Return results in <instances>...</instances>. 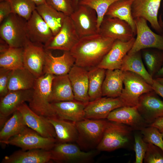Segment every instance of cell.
<instances>
[{
	"label": "cell",
	"mask_w": 163,
	"mask_h": 163,
	"mask_svg": "<svg viewBox=\"0 0 163 163\" xmlns=\"http://www.w3.org/2000/svg\"><path fill=\"white\" fill-rule=\"evenodd\" d=\"M115 40L99 34L80 38L70 51L75 65L85 68L96 67L111 48Z\"/></svg>",
	"instance_id": "cell-1"
},
{
	"label": "cell",
	"mask_w": 163,
	"mask_h": 163,
	"mask_svg": "<svg viewBox=\"0 0 163 163\" xmlns=\"http://www.w3.org/2000/svg\"><path fill=\"white\" fill-rule=\"evenodd\" d=\"M55 75L44 74L36 78L29 107L35 113L46 117H57L50 101L51 86Z\"/></svg>",
	"instance_id": "cell-2"
},
{
	"label": "cell",
	"mask_w": 163,
	"mask_h": 163,
	"mask_svg": "<svg viewBox=\"0 0 163 163\" xmlns=\"http://www.w3.org/2000/svg\"><path fill=\"white\" fill-rule=\"evenodd\" d=\"M107 121L84 118L75 122L78 132L76 142L82 149L88 150L97 147L100 143Z\"/></svg>",
	"instance_id": "cell-3"
},
{
	"label": "cell",
	"mask_w": 163,
	"mask_h": 163,
	"mask_svg": "<svg viewBox=\"0 0 163 163\" xmlns=\"http://www.w3.org/2000/svg\"><path fill=\"white\" fill-rule=\"evenodd\" d=\"M27 21L12 13L0 24V38L10 47H24L28 40L26 32Z\"/></svg>",
	"instance_id": "cell-4"
},
{
	"label": "cell",
	"mask_w": 163,
	"mask_h": 163,
	"mask_svg": "<svg viewBox=\"0 0 163 163\" xmlns=\"http://www.w3.org/2000/svg\"><path fill=\"white\" fill-rule=\"evenodd\" d=\"M122 71L124 87L119 97L125 106H137L141 95L153 91L152 85L138 74L130 71Z\"/></svg>",
	"instance_id": "cell-5"
},
{
	"label": "cell",
	"mask_w": 163,
	"mask_h": 163,
	"mask_svg": "<svg viewBox=\"0 0 163 163\" xmlns=\"http://www.w3.org/2000/svg\"><path fill=\"white\" fill-rule=\"evenodd\" d=\"M108 121L102 139L96 149L112 151L123 147L129 142L131 128L125 125Z\"/></svg>",
	"instance_id": "cell-6"
},
{
	"label": "cell",
	"mask_w": 163,
	"mask_h": 163,
	"mask_svg": "<svg viewBox=\"0 0 163 163\" xmlns=\"http://www.w3.org/2000/svg\"><path fill=\"white\" fill-rule=\"evenodd\" d=\"M52 160L57 163H86L91 162L95 151H83L72 142L57 143L50 150Z\"/></svg>",
	"instance_id": "cell-7"
},
{
	"label": "cell",
	"mask_w": 163,
	"mask_h": 163,
	"mask_svg": "<svg viewBox=\"0 0 163 163\" xmlns=\"http://www.w3.org/2000/svg\"><path fill=\"white\" fill-rule=\"evenodd\" d=\"M56 143L55 138L43 137L27 126L4 144L17 146L24 151L35 149L50 150Z\"/></svg>",
	"instance_id": "cell-8"
},
{
	"label": "cell",
	"mask_w": 163,
	"mask_h": 163,
	"mask_svg": "<svg viewBox=\"0 0 163 163\" xmlns=\"http://www.w3.org/2000/svg\"><path fill=\"white\" fill-rule=\"evenodd\" d=\"M137 36L128 54L147 48H155L163 51V34H156L149 27L147 21L142 18L134 19Z\"/></svg>",
	"instance_id": "cell-9"
},
{
	"label": "cell",
	"mask_w": 163,
	"mask_h": 163,
	"mask_svg": "<svg viewBox=\"0 0 163 163\" xmlns=\"http://www.w3.org/2000/svg\"><path fill=\"white\" fill-rule=\"evenodd\" d=\"M70 17L80 38L99 34L97 14L92 8L78 5Z\"/></svg>",
	"instance_id": "cell-10"
},
{
	"label": "cell",
	"mask_w": 163,
	"mask_h": 163,
	"mask_svg": "<svg viewBox=\"0 0 163 163\" xmlns=\"http://www.w3.org/2000/svg\"><path fill=\"white\" fill-rule=\"evenodd\" d=\"M79 39L70 17L67 16L60 31L44 47L47 50L70 51Z\"/></svg>",
	"instance_id": "cell-11"
},
{
	"label": "cell",
	"mask_w": 163,
	"mask_h": 163,
	"mask_svg": "<svg viewBox=\"0 0 163 163\" xmlns=\"http://www.w3.org/2000/svg\"><path fill=\"white\" fill-rule=\"evenodd\" d=\"M99 34L107 37L127 42L134 37L132 29L125 21L105 15L100 24Z\"/></svg>",
	"instance_id": "cell-12"
},
{
	"label": "cell",
	"mask_w": 163,
	"mask_h": 163,
	"mask_svg": "<svg viewBox=\"0 0 163 163\" xmlns=\"http://www.w3.org/2000/svg\"><path fill=\"white\" fill-rule=\"evenodd\" d=\"M161 0H133L131 10L134 19L142 18L150 24L158 34H163V29L158 22V16Z\"/></svg>",
	"instance_id": "cell-13"
},
{
	"label": "cell",
	"mask_w": 163,
	"mask_h": 163,
	"mask_svg": "<svg viewBox=\"0 0 163 163\" xmlns=\"http://www.w3.org/2000/svg\"><path fill=\"white\" fill-rule=\"evenodd\" d=\"M26 32L30 42L43 46L54 36L50 27L36 10L27 21Z\"/></svg>",
	"instance_id": "cell-14"
},
{
	"label": "cell",
	"mask_w": 163,
	"mask_h": 163,
	"mask_svg": "<svg viewBox=\"0 0 163 163\" xmlns=\"http://www.w3.org/2000/svg\"><path fill=\"white\" fill-rule=\"evenodd\" d=\"M33 94V89L9 91L0 98V127L2 128L6 118L18 110L19 107L26 101L29 102Z\"/></svg>",
	"instance_id": "cell-15"
},
{
	"label": "cell",
	"mask_w": 163,
	"mask_h": 163,
	"mask_svg": "<svg viewBox=\"0 0 163 163\" xmlns=\"http://www.w3.org/2000/svg\"><path fill=\"white\" fill-rule=\"evenodd\" d=\"M46 55L43 46L33 43L29 40L24 47V66L36 78L44 74Z\"/></svg>",
	"instance_id": "cell-16"
},
{
	"label": "cell",
	"mask_w": 163,
	"mask_h": 163,
	"mask_svg": "<svg viewBox=\"0 0 163 163\" xmlns=\"http://www.w3.org/2000/svg\"><path fill=\"white\" fill-rule=\"evenodd\" d=\"M125 105L119 97L115 98L102 97L89 101L86 105L85 118L101 120L107 118L114 110Z\"/></svg>",
	"instance_id": "cell-17"
},
{
	"label": "cell",
	"mask_w": 163,
	"mask_h": 163,
	"mask_svg": "<svg viewBox=\"0 0 163 163\" xmlns=\"http://www.w3.org/2000/svg\"><path fill=\"white\" fill-rule=\"evenodd\" d=\"M18 110L22 114L27 127L43 137L56 138L54 128L46 117L35 113L25 103L20 106Z\"/></svg>",
	"instance_id": "cell-18"
},
{
	"label": "cell",
	"mask_w": 163,
	"mask_h": 163,
	"mask_svg": "<svg viewBox=\"0 0 163 163\" xmlns=\"http://www.w3.org/2000/svg\"><path fill=\"white\" fill-rule=\"evenodd\" d=\"M134 37L127 42L115 40L111 48L96 66L106 70L120 69L123 59L132 48Z\"/></svg>",
	"instance_id": "cell-19"
},
{
	"label": "cell",
	"mask_w": 163,
	"mask_h": 163,
	"mask_svg": "<svg viewBox=\"0 0 163 163\" xmlns=\"http://www.w3.org/2000/svg\"><path fill=\"white\" fill-rule=\"evenodd\" d=\"M154 91L144 93L139 97L138 110L146 123L154 122L157 118L163 117V101Z\"/></svg>",
	"instance_id": "cell-20"
},
{
	"label": "cell",
	"mask_w": 163,
	"mask_h": 163,
	"mask_svg": "<svg viewBox=\"0 0 163 163\" xmlns=\"http://www.w3.org/2000/svg\"><path fill=\"white\" fill-rule=\"evenodd\" d=\"M109 121L127 125L132 129L141 130L146 122L140 113L137 106H123L112 111L107 118Z\"/></svg>",
	"instance_id": "cell-21"
},
{
	"label": "cell",
	"mask_w": 163,
	"mask_h": 163,
	"mask_svg": "<svg viewBox=\"0 0 163 163\" xmlns=\"http://www.w3.org/2000/svg\"><path fill=\"white\" fill-rule=\"evenodd\" d=\"M68 75L72 86L74 99L88 104L89 102L88 71L85 68L74 64Z\"/></svg>",
	"instance_id": "cell-22"
},
{
	"label": "cell",
	"mask_w": 163,
	"mask_h": 163,
	"mask_svg": "<svg viewBox=\"0 0 163 163\" xmlns=\"http://www.w3.org/2000/svg\"><path fill=\"white\" fill-rule=\"evenodd\" d=\"M75 64V59L70 51H64L62 55L55 56L50 50H46L43 73L54 75H67Z\"/></svg>",
	"instance_id": "cell-23"
},
{
	"label": "cell",
	"mask_w": 163,
	"mask_h": 163,
	"mask_svg": "<svg viewBox=\"0 0 163 163\" xmlns=\"http://www.w3.org/2000/svg\"><path fill=\"white\" fill-rule=\"evenodd\" d=\"M51 104L59 118L76 122L85 118L86 104L75 100L55 102Z\"/></svg>",
	"instance_id": "cell-24"
},
{
	"label": "cell",
	"mask_w": 163,
	"mask_h": 163,
	"mask_svg": "<svg viewBox=\"0 0 163 163\" xmlns=\"http://www.w3.org/2000/svg\"><path fill=\"white\" fill-rule=\"evenodd\" d=\"M52 160L50 150L40 149L16 151L5 156L2 163H46Z\"/></svg>",
	"instance_id": "cell-25"
},
{
	"label": "cell",
	"mask_w": 163,
	"mask_h": 163,
	"mask_svg": "<svg viewBox=\"0 0 163 163\" xmlns=\"http://www.w3.org/2000/svg\"><path fill=\"white\" fill-rule=\"evenodd\" d=\"M46 118L54 128L57 143L76 142L78 132L75 122L61 119L57 117Z\"/></svg>",
	"instance_id": "cell-26"
},
{
	"label": "cell",
	"mask_w": 163,
	"mask_h": 163,
	"mask_svg": "<svg viewBox=\"0 0 163 163\" xmlns=\"http://www.w3.org/2000/svg\"><path fill=\"white\" fill-rule=\"evenodd\" d=\"M74 100L72 89L68 75H55L52 83L50 102Z\"/></svg>",
	"instance_id": "cell-27"
},
{
	"label": "cell",
	"mask_w": 163,
	"mask_h": 163,
	"mask_svg": "<svg viewBox=\"0 0 163 163\" xmlns=\"http://www.w3.org/2000/svg\"><path fill=\"white\" fill-rule=\"evenodd\" d=\"M123 71L120 69L106 70L102 87V96L119 97L123 88Z\"/></svg>",
	"instance_id": "cell-28"
},
{
	"label": "cell",
	"mask_w": 163,
	"mask_h": 163,
	"mask_svg": "<svg viewBox=\"0 0 163 163\" xmlns=\"http://www.w3.org/2000/svg\"><path fill=\"white\" fill-rule=\"evenodd\" d=\"M36 78L24 66L12 70L8 85L9 91L33 89Z\"/></svg>",
	"instance_id": "cell-29"
},
{
	"label": "cell",
	"mask_w": 163,
	"mask_h": 163,
	"mask_svg": "<svg viewBox=\"0 0 163 163\" xmlns=\"http://www.w3.org/2000/svg\"><path fill=\"white\" fill-rule=\"evenodd\" d=\"M36 10L50 27L54 36L57 34L67 16L55 9L46 2L37 6Z\"/></svg>",
	"instance_id": "cell-30"
},
{
	"label": "cell",
	"mask_w": 163,
	"mask_h": 163,
	"mask_svg": "<svg viewBox=\"0 0 163 163\" xmlns=\"http://www.w3.org/2000/svg\"><path fill=\"white\" fill-rule=\"evenodd\" d=\"M120 69L133 72L140 76L151 85L153 83V78L144 66L141 51L126 55L123 59Z\"/></svg>",
	"instance_id": "cell-31"
},
{
	"label": "cell",
	"mask_w": 163,
	"mask_h": 163,
	"mask_svg": "<svg viewBox=\"0 0 163 163\" xmlns=\"http://www.w3.org/2000/svg\"><path fill=\"white\" fill-rule=\"evenodd\" d=\"M133 0H120L113 3L109 8L105 15L124 21L131 27L134 34L136 35V24L133 18L131 6Z\"/></svg>",
	"instance_id": "cell-32"
},
{
	"label": "cell",
	"mask_w": 163,
	"mask_h": 163,
	"mask_svg": "<svg viewBox=\"0 0 163 163\" xmlns=\"http://www.w3.org/2000/svg\"><path fill=\"white\" fill-rule=\"evenodd\" d=\"M5 122L0 132V142L4 144L12 137L21 133L27 126L23 116L18 110Z\"/></svg>",
	"instance_id": "cell-33"
},
{
	"label": "cell",
	"mask_w": 163,
	"mask_h": 163,
	"mask_svg": "<svg viewBox=\"0 0 163 163\" xmlns=\"http://www.w3.org/2000/svg\"><path fill=\"white\" fill-rule=\"evenodd\" d=\"M90 69L88 71V95L91 101L102 97V87L106 70L97 67Z\"/></svg>",
	"instance_id": "cell-34"
},
{
	"label": "cell",
	"mask_w": 163,
	"mask_h": 163,
	"mask_svg": "<svg viewBox=\"0 0 163 163\" xmlns=\"http://www.w3.org/2000/svg\"><path fill=\"white\" fill-rule=\"evenodd\" d=\"M24 47H12L0 54V67L13 70L24 67Z\"/></svg>",
	"instance_id": "cell-35"
},
{
	"label": "cell",
	"mask_w": 163,
	"mask_h": 163,
	"mask_svg": "<svg viewBox=\"0 0 163 163\" xmlns=\"http://www.w3.org/2000/svg\"><path fill=\"white\" fill-rule=\"evenodd\" d=\"M141 51L147 71L153 78L163 65V51L155 48L145 49Z\"/></svg>",
	"instance_id": "cell-36"
},
{
	"label": "cell",
	"mask_w": 163,
	"mask_h": 163,
	"mask_svg": "<svg viewBox=\"0 0 163 163\" xmlns=\"http://www.w3.org/2000/svg\"><path fill=\"white\" fill-rule=\"evenodd\" d=\"M12 13L28 20L36 9V5L33 0H7Z\"/></svg>",
	"instance_id": "cell-37"
},
{
	"label": "cell",
	"mask_w": 163,
	"mask_h": 163,
	"mask_svg": "<svg viewBox=\"0 0 163 163\" xmlns=\"http://www.w3.org/2000/svg\"><path fill=\"white\" fill-rule=\"evenodd\" d=\"M118 0H79L78 5H87L96 11L99 30L101 23L108 8L113 3Z\"/></svg>",
	"instance_id": "cell-38"
},
{
	"label": "cell",
	"mask_w": 163,
	"mask_h": 163,
	"mask_svg": "<svg viewBox=\"0 0 163 163\" xmlns=\"http://www.w3.org/2000/svg\"><path fill=\"white\" fill-rule=\"evenodd\" d=\"M144 140L146 143L153 144L160 148L163 151V139L161 133L153 126L144 127L141 130Z\"/></svg>",
	"instance_id": "cell-39"
},
{
	"label": "cell",
	"mask_w": 163,
	"mask_h": 163,
	"mask_svg": "<svg viewBox=\"0 0 163 163\" xmlns=\"http://www.w3.org/2000/svg\"><path fill=\"white\" fill-rule=\"evenodd\" d=\"M46 2L67 16L70 17L75 9L72 0H46Z\"/></svg>",
	"instance_id": "cell-40"
},
{
	"label": "cell",
	"mask_w": 163,
	"mask_h": 163,
	"mask_svg": "<svg viewBox=\"0 0 163 163\" xmlns=\"http://www.w3.org/2000/svg\"><path fill=\"white\" fill-rule=\"evenodd\" d=\"M144 160L145 163H163V151L158 147L147 143Z\"/></svg>",
	"instance_id": "cell-41"
},
{
	"label": "cell",
	"mask_w": 163,
	"mask_h": 163,
	"mask_svg": "<svg viewBox=\"0 0 163 163\" xmlns=\"http://www.w3.org/2000/svg\"><path fill=\"white\" fill-rule=\"evenodd\" d=\"M134 149L136 157L135 162L142 163L147 149V143L142 139L140 136L138 134L134 135Z\"/></svg>",
	"instance_id": "cell-42"
},
{
	"label": "cell",
	"mask_w": 163,
	"mask_h": 163,
	"mask_svg": "<svg viewBox=\"0 0 163 163\" xmlns=\"http://www.w3.org/2000/svg\"><path fill=\"white\" fill-rule=\"evenodd\" d=\"M12 70L0 67V97L5 96L9 92L8 85Z\"/></svg>",
	"instance_id": "cell-43"
},
{
	"label": "cell",
	"mask_w": 163,
	"mask_h": 163,
	"mask_svg": "<svg viewBox=\"0 0 163 163\" xmlns=\"http://www.w3.org/2000/svg\"><path fill=\"white\" fill-rule=\"evenodd\" d=\"M12 13L9 2L7 0L0 1V24Z\"/></svg>",
	"instance_id": "cell-44"
},
{
	"label": "cell",
	"mask_w": 163,
	"mask_h": 163,
	"mask_svg": "<svg viewBox=\"0 0 163 163\" xmlns=\"http://www.w3.org/2000/svg\"><path fill=\"white\" fill-rule=\"evenodd\" d=\"M153 91L158 95L163 98V85L158 82L155 79L152 85Z\"/></svg>",
	"instance_id": "cell-45"
},
{
	"label": "cell",
	"mask_w": 163,
	"mask_h": 163,
	"mask_svg": "<svg viewBox=\"0 0 163 163\" xmlns=\"http://www.w3.org/2000/svg\"><path fill=\"white\" fill-rule=\"evenodd\" d=\"M150 126L156 127L160 132L163 130V117L158 118L150 124Z\"/></svg>",
	"instance_id": "cell-46"
},
{
	"label": "cell",
	"mask_w": 163,
	"mask_h": 163,
	"mask_svg": "<svg viewBox=\"0 0 163 163\" xmlns=\"http://www.w3.org/2000/svg\"><path fill=\"white\" fill-rule=\"evenodd\" d=\"M0 41V53H2L6 51L10 47L4 40L1 38Z\"/></svg>",
	"instance_id": "cell-47"
},
{
	"label": "cell",
	"mask_w": 163,
	"mask_h": 163,
	"mask_svg": "<svg viewBox=\"0 0 163 163\" xmlns=\"http://www.w3.org/2000/svg\"><path fill=\"white\" fill-rule=\"evenodd\" d=\"M163 77V63L162 67L156 74L154 77L153 78H161Z\"/></svg>",
	"instance_id": "cell-48"
},
{
	"label": "cell",
	"mask_w": 163,
	"mask_h": 163,
	"mask_svg": "<svg viewBox=\"0 0 163 163\" xmlns=\"http://www.w3.org/2000/svg\"><path fill=\"white\" fill-rule=\"evenodd\" d=\"M36 6L43 4L46 2V0H33Z\"/></svg>",
	"instance_id": "cell-49"
},
{
	"label": "cell",
	"mask_w": 163,
	"mask_h": 163,
	"mask_svg": "<svg viewBox=\"0 0 163 163\" xmlns=\"http://www.w3.org/2000/svg\"><path fill=\"white\" fill-rule=\"evenodd\" d=\"M162 7L163 8V2L162 3ZM158 21L160 27L163 29V21L161 15H160Z\"/></svg>",
	"instance_id": "cell-50"
},
{
	"label": "cell",
	"mask_w": 163,
	"mask_h": 163,
	"mask_svg": "<svg viewBox=\"0 0 163 163\" xmlns=\"http://www.w3.org/2000/svg\"><path fill=\"white\" fill-rule=\"evenodd\" d=\"M158 82L163 85V77L161 78H154Z\"/></svg>",
	"instance_id": "cell-51"
},
{
	"label": "cell",
	"mask_w": 163,
	"mask_h": 163,
	"mask_svg": "<svg viewBox=\"0 0 163 163\" xmlns=\"http://www.w3.org/2000/svg\"><path fill=\"white\" fill-rule=\"evenodd\" d=\"M78 0H72L75 9L77 7L78 5Z\"/></svg>",
	"instance_id": "cell-52"
},
{
	"label": "cell",
	"mask_w": 163,
	"mask_h": 163,
	"mask_svg": "<svg viewBox=\"0 0 163 163\" xmlns=\"http://www.w3.org/2000/svg\"><path fill=\"white\" fill-rule=\"evenodd\" d=\"M161 133L163 139V130L162 131H161Z\"/></svg>",
	"instance_id": "cell-53"
},
{
	"label": "cell",
	"mask_w": 163,
	"mask_h": 163,
	"mask_svg": "<svg viewBox=\"0 0 163 163\" xmlns=\"http://www.w3.org/2000/svg\"><path fill=\"white\" fill-rule=\"evenodd\" d=\"M2 0H0V1H2Z\"/></svg>",
	"instance_id": "cell-54"
}]
</instances>
